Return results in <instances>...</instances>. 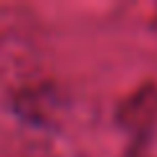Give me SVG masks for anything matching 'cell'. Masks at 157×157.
Returning <instances> with one entry per match:
<instances>
[{
  "label": "cell",
  "instance_id": "cell-1",
  "mask_svg": "<svg viewBox=\"0 0 157 157\" xmlns=\"http://www.w3.org/2000/svg\"><path fill=\"white\" fill-rule=\"evenodd\" d=\"M155 115H157V89L155 86H144V89L123 107V121H126L128 128L149 123Z\"/></svg>",
  "mask_w": 157,
  "mask_h": 157
}]
</instances>
